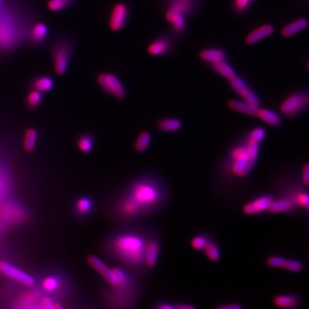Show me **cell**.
<instances>
[{"label":"cell","instance_id":"1","mask_svg":"<svg viewBox=\"0 0 309 309\" xmlns=\"http://www.w3.org/2000/svg\"><path fill=\"white\" fill-rule=\"evenodd\" d=\"M170 198L168 183L159 174H139L123 189L115 203V215L123 222L136 223L164 211Z\"/></svg>","mask_w":309,"mask_h":309},{"label":"cell","instance_id":"2","mask_svg":"<svg viewBox=\"0 0 309 309\" xmlns=\"http://www.w3.org/2000/svg\"><path fill=\"white\" fill-rule=\"evenodd\" d=\"M132 224L115 233L109 240V249L115 259L140 278L149 271L144 261L146 228Z\"/></svg>","mask_w":309,"mask_h":309},{"label":"cell","instance_id":"3","mask_svg":"<svg viewBox=\"0 0 309 309\" xmlns=\"http://www.w3.org/2000/svg\"><path fill=\"white\" fill-rule=\"evenodd\" d=\"M259 153L260 144L244 136L242 140L233 144L222 159L217 172L219 180L232 185L248 176L256 164Z\"/></svg>","mask_w":309,"mask_h":309},{"label":"cell","instance_id":"4","mask_svg":"<svg viewBox=\"0 0 309 309\" xmlns=\"http://www.w3.org/2000/svg\"><path fill=\"white\" fill-rule=\"evenodd\" d=\"M116 277V285L113 286L110 302L120 308H132L139 302L143 294V286L139 277L126 268H112Z\"/></svg>","mask_w":309,"mask_h":309},{"label":"cell","instance_id":"5","mask_svg":"<svg viewBox=\"0 0 309 309\" xmlns=\"http://www.w3.org/2000/svg\"><path fill=\"white\" fill-rule=\"evenodd\" d=\"M179 39L168 31H162L154 36L147 46V53L150 56L168 57L175 52Z\"/></svg>","mask_w":309,"mask_h":309},{"label":"cell","instance_id":"6","mask_svg":"<svg viewBox=\"0 0 309 309\" xmlns=\"http://www.w3.org/2000/svg\"><path fill=\"white\" fill-rule=\"evenodd\" d=\"M161 238L157 228L155 226L146 227L144 261L149 270L157 265L161 253Z\"/></svg>","mask_w":309,"mask_h":309},{"label":"cell","instance_id":"7","mask_svg":"<svg viewBox=\"0 0 309 309\" xmlns=\"http://www.w3.org/2000/svg\"><path fill=\"white\" fill-rule=\"evenodd\" d=\"M309 107V90H301L289 94L280 105L282 114L294 117L302 112V110Z\"/></svg>","mask_w":309,"mask_h":309},{"label":"cell","instance_id":"8","mask_svg":"<svg viewBox=\"0 0 309 309\" xmlns=\"http://www.w3.org/2000/svg\"><path fill=\"white\" fill-rule=\"evenodd\" d=\"M98 84L109 95L118 100H123L127 94V87L115 74L103 72L98 75Z\"/></svg>","mask_w":309,"mask_h":309},{"label":"cell","instance_id":"9","mask_svg":"<svg viewBox=\"0 0 309 309\" xmlns=\"http://www.w3.org/2000/svg\"><path fill=\"white\" fill-rule=\"evenodd\" d=\"M161 3L164 11L177 12L188 18L199 12L203 0H161Z\"/></svg>","mask_w":309,"mask_h":309},{"label":"cell","instance_id":"10","mask_svg":"<svg viewBox=\"0 0 309 309\" xmlns=\"http://www.w3.org/2000/svg\"><path fill=\"white\" fill-rule=\"evenodd\" d=\"M229 84H230V88H232L233 91L239 94L244 101L249 103L253 106L259 108L260 103H261L260 98L256 92L251 88L249 83L244 77L236 74L235 77L229 80Z\"/></svg>","mask_w":309,"mask_h":309},{"label":"cell","instance_id":"11","mask_svg":"<svg viewBox=\"0 0 309 309\" xmlns=\"http://www.w3.org/2000/svg\"><path fill=\"white\" fill-rule=\"evenodd\" d=\"M131 16V8L126 2H119L113 7L109 18V28L112 31L119 32L127 27Z\"/></svg>","mask_w":309,"mask_h":309},{"label":"cell","instance_id":"12","mask_svg":"<svg viewBox=\"0 0 309 309\" xmlns=\"http://www.w3.org/2000/svg\"><path fill=\"white\" fill-rule=\"evenodd\" d=\"M164 13L166 20L170 24V32L179 40L183 38L188 30L187 18L172 11H164Z\"/></svg>","mask_w":309,"mask_h":309},{"label":"cell","instance_id":"13","mask_svg":"<svg viewBox=\"0 0 309 309\" xmlns=\"http://www.w3.org/2000/svg\"><path fill=\"white\" fill-rule=\"evenodd\" d=\"M273 200V196L271 195H260L245 203L244 206L242 207V212L245 215L247 216L261 214L269 211V208Z\"/></svg>","mask_w":309,"mask_h":309},{"label":"cell","instance_id":"14","mask_svg":"<svg viewBox=\"0 0 309 309\" xmlns=\"http://www.w3.org/2000/svg\"><path fill=\"white\" fill-rule=\"evenodd\" d=\"M0 272L24 285L32 286L35 283V279L30 274L26 273L25 271H22L6 261H0Z\"/></svg>","mask_w":309,"mask_h":309},{"label":"cell","instance_id":"15","mask_svg":"<svg viewBox=\"0 0 309 309\" xmlns=\"http://www.w3.org/2000/svg\"><path fill=\"white\" fill-rule=\"evenodd\" d=\"M70 50L65 44H59L54 49L53 60L54 68L58 75H63L67 70L69 61H70Z\"/></svg>","mask_w":309,"mask_h":309},{"label":"cell","instance_id":"16","mask_svg":"<svg viewBox=\"0 0 309 309\" xmlns=\"http://www.w3.org/2000/svg\"><path fill=\"white\" fill-rule=\"evenodd\" d=\"M88 263L104 279L106 280L107 283H109V285L111 287L116 285V277L113 272L112 269H110L101 259L94 255H90L88 256Z\"/></svg>","mask_w":309,"mask_h":309},{"label":"cell","instance_id":"17","mask_svg":"<svg viewBox=\"0 0 309 309\" xmlns=\"http://www.w3.org/2000/svg\"><path fill=\"white\" fill-rule=\"evenodd\" d=\"M198 57L208 65L214 62L228 59V51L223 47H205L199 51Z\"/></svg>","mask_w":309,"mask_h":309},{"label":"cell","instance_id":"18","mask_svg":"<svg viewBox=\"0 0 309 309\" xmlns=\"http://www.w3.org/2000/svg\"><path fill=\"white\" fill-rule=\"evenodd\" d=\"M274 33V26L271 24H264L261 26L258 27L256 29L252 30L245 38V41L247 45L253 46L266 38L268 36H271Z\"/></svg>","mask_w":309,"mask_h":309},{"label":"cell","instance_id":"19","mask_svg":"<svg viewBox=\"0 0 309 309\" xmlns=\"http://www.w3.org/2000/svg\"><path fill=\"white\" fill-rule=\"evenodd\" d=\"M207 65L214 72L228 80L231 79L232 77H235L236 74H237L236 73V70H235V68L233 67L232 65L230 64L228 59L211 63V64H208Z\"/></svg>","mask_w":309,"mask_h":309},{"label":"cell","instance_id":"20","mask_svg":"<svg viewBox=\"0 0 309 309\" xmlns=\"http://www.w3.org/2000/svg\"><path fill=\"white\" fill-rule=\"evenodd\" d=\"M228 107L235 112L241 113L251 117H257L259 112V107L253 106L246 101L238 100H230L228 101Z\"/></svg>","mask_w":309,"mask_h":309},{"label":"cell","instance_id":"21","mask_svg":"<svg viewBox=\"0 0 309 309\" xmlns=\"http://www.w3.org/2000/svg\"><path fill=\"white\" fill-rule=\"evenodd\" d=\"M183 122L180 119L163 117L156 123V128L162 133H170L178 132L181 129Z\"/></svg>","mask_w":309,"mask_h":309},{"label":"cell","instance_id":"22","mask_svg":"<svg viewBox=\"0 0 309 309\" xmlns=\"http://www.w3.org/2000/svg\"><path fill=\"white\" fill-rule=\"evenodd\" d=\"M294 205H295V203H294V199L288 198V197L274 199L268 212L270 213H273V214L285 213V212H290L294 209Z\"/></svg>","mask_w":309,"mask_h":309},{"label":"cell","instance_id":"23","mask_svg":"<svg viewBox=\"0 0 309 309\" xmlns=\"http://www.w3.org/2000/svg\"><path fill=\"white\" fill-rule=\"evenodd\" d=\"M257 117L260 119L263 122L273 127H279L283 121L282 116L278 113L275 112L271 109L259 108Z\"/></svg>","mask_w":309,"mask_h":309},{"label":"cell","instance_id":"24","mask_svg":"<svg viewBox=\"0 0 309 309\" xmlns=\"http://www.w3.org/2000/svg\"><path fill=\"white\" fill-rule=\"evenodd\" d=\"M308 24L309 22L306 18H299L297 20L294 21L290 24H288V25H286L281 31V35L285 38L291 37V36H294L295 34H297V33L306 29Z\"/></svg>","mask_w":309,"mask_h":309},{"label":"cell","instance_id":"25","mask_svg":"<svg viewBox=\"0 0 309 309\" xmlns=\"http://www.w3.org/2000/svg\"><path fill=\"white\" fill-rule=\"evenodd\" d=\"M274 305L282 308H293L300 303V298L292 294H278L274 296Z\"/></svg>","mask_w":309,"mask_h":309},{"label":"cell","instance_id":"26","mask_svg":"<svg viewBox=\"0 0 309 309\" xmlns=\"http://www.w3.org/2000/svg\"><path fill=\"white\" fill-rule=\"evenodd\" d=\"M205 256L212 262H218L221 259V250L216 240L211 237L203 249Z\"/></svg>","mask_w":309,"mask_h":309},{"label":"cell","instance_id":"27","mask_svg":"<svg viewBox=\"0 0 309 309\" xmlns=\"http://www.w3.org/2000/svg\"><path fill=\"white\" fill-rule=\"evenodd\" d=\"M151 139H152V137L150 132L143 131L137 137V139L134 143V150L138 153H143L150 146Z\"/></svg>","mask_w":309,"mask_h":309},{"label":"cell","instance_id":"28","mask_svg":"<svg viewBox=\"0 0 309 309\" xmlns=\"http://www.w3.org/2000/svg\"><path fill=\"white\" fill-rule=\"evenodd\" d=\"M251 2V0H232L230 8L236 15H246L250 10Z\"/></svg>","mask_w":309,"mask_h":309},{"label":"cell","instance_id":"29","mask_svg":"<svg viewBox=\"0 0 309 309\" xmlns=\"http://www.w3.org/2000/svg\"><path fill=\"white\" fill-rule=\"evenodd\" d=\"M33 87L36 90L41 92H47L51 90L53 87V80L50 77L42 76L39 77L34 81Z\"/></svg>","mask_w":309,"mask_h":309},{"label":"cell","instance_id":"30","mask_svg":"<svg viewBox=\"0 0 309 309\" xmlns=\"http://www.w3.org/2000/svg\"><path fill=\"white\" fill-rule=\"evenodd\" d=\"M211 237L212 236L206 233H198L191 238V247L196 251H203Z\"/></svg>","mask_w":309,"mask_h":309},{"label":"cell","instance_id":"31","mask_svg":"<svg viewBox=\"0 0 309 309\" xmlns=\"http://www.w3.org/2000/svg\"><path fill=\"white\" fill-rule=\"evenodd\" d=\"M37 141V132L34 128L26 131L24 135V147L26 151H32L36 148Z\"/></svg>","mask_w":309,"mask_h":309},{"label":"cell","instance_id":"32","mask_svg":"<svg viewBox=\"0 0 309 309\" xmlns=\"http://www.w3.org/2000/svg\"><path fill=\"white\" fill-rule=\"evenodd\" d=\"M245 136L251 141L261 144L266 136V132H265V128L263 127H255L248 131Z\"/></svg>","mask_w":309,"mask_h":309},{"label":"cell","instance_id":"33","mask_svg":"<svg viewBox=\"0 0 309 309\" xmlns=\"http://www.w3.org/2000/svg\"><path fill=\"white\" fill-rule=\"evenodd\" d=\"M47 33H48V28L46 24L42 23L37 24L33 28V40L35 41H43L47 37Z\"/></svg>","mask_w":309,"mask_h":309},{"label":"cell","instance_id":"34","mask_svg":"<svg viewBox=\"0 0 309 309\" xmlns=\"http://www.w3.org/2000/svg\"><path fill=\"white\" fill-rule=\"evenodd\" d=\"M77 146L79 148V150L82 152L88 153L89 151H91L94 146V139L91 136L83 135L78 139L77 141Z\"/></svg>","mask_w":309,"mask_h":309},{"label":"cell","instance_id":"35","mask_svg":"<svg viewBox=\"0 0 309 309\" xmlns=\"http://www.w3.org/2000/svg\"><path fill=\"white\" fill-rule=\"evenodd\" d=\"M77 212L81 214H88V212H91L93 208V203L91 199L88 197H82L77 202Z\"/></svg>","mask_w":309,"mask_h":309},{"label":"cell","instance_id":"36","mask_svg":"<svg viewBox=\"0 0 309 309\" xmlns=\"http://www.w3.org/2000/svg\"><path fill=\"white\" fill-rule=\"evenodd\" d=\"M304 268L303 263L298 260V259H286L285 265L284 268L286 271H290V272H300L302 271Z\"/></svg>","mask_w":309,"mask_h":309},{"label":"cell","instance_id":"37","mask_svg":"<svg viewBox=\"0 0 309 309\" xmlns=\"http://www.w3.org/2000/svg\"><path fill=\"white\" fill-rule=\"evenodd\" d=\"M286 259L281 256H270L266 259V265L271 268L283 269L285 265Z\"/></svg>","mask_w":309,"mask_h":309},{"label":"cell","instance_id":"38","mask_svg":"<svg viewBox=\"0 0 309 309\" xmlns=\"http://www.w3.org/2000/svg\"><path fill=\"white\" fill-rule=\"evenodd\" d=\"M41 100H42V96H41V92L38 91V90H32L30 92L28 97H27V103H28V106L30 108H36V107L40 105Z\"/></svg>","mask_w":309,"mask_h":309},{"label":"cell","instance_id":"39","mask_svg":"<svg viewBox=\"0 0 309 309\" xmlns=\"http://www.w3.org/2000/svg\"><path fill=\"white\" fill-rule=\"evenodd\" d=\"M42 287L45 290L52 292L56 290L59 287V281L57 278L53 277H47L42 282Z\"/></svg>","mask_w":309,"mask_h":309},{"label":"cell","instance_id":"40","mask_svg":"<svg viewBox=\"0 0 309 309\" xmlns=\"http://www.w3.org/2000/svg\"><path fill=\"white\" fill-rule=\"evenodd\" d=\"M70 0H49L47 6L52 12H59L64 9Z\"/></svg>","mask_w":309,"mask_h":309},{"label":"cell","instance_id":"41","mask_svg":"<svg viewBox=\"0 0 309 309\" xmlns=\"http://www.w3.org/2000/svg\"><path fill=\"white\" fill-rule=\"evenodd\" d=\"M294 203L309 211V194L306 192H300L294 198Z\"/></svg>","mask_w":309,"mask_h":309},{"label":"cell","instance_id":"42","mask_svg":"<svg viewBox=\"0 0 309 309\" xmlns=\"http://www.w3.org/2000/svg\"><path fill=\"white\" fill-rule=\"evenodd\" d=\"M156 309H174V304L171 303L167 300H158L154 304Z\"/></svg>","mask_w":309,"mask_h":309},{"label":"cell","instance_id":"43","mask_svg":"<svg viewBox=\"0 0 309 309\" xmlns=\"http://www.w3.org/2000/svg\"><path fill=\"white\" fill-rule=\"evenodd\" d=\"M301 181L304 185L309 186V162H306L302 168V174H301Z\"/></svg>","mask_w":309,"mask_h":309},{"label":"cell","instance_id":"44","mask_svg":"<svg viewBox=\"0 0 309 309\" xmlns=\"http://www.w3.org/2000/svg\"><path fill=\"white\" fill-rule=\"evenodd\" d=\"M218 309H241L242 308V306L239 303H228L219 305L217 307Z\"/></svg>","mask_w":309,"mask_h":309},{"label":"cell","instance_id":"45","mask_svg":"<svg viewBox=\"0 0 309 309\" xmlns=\"http://www.w3.org/2000/svg\"><path fill=\"white\" fill-rule=\"evenodd\" d=\"M53 302L50 298L44 297L41 300V307L45 309H53Z\"/></svg>","mask_w":309,"mask_h":309},{"label":"cell","instance_id":"46","mask_svg":"<svg viewBox=\"0 0 309 309\" xmlns=\"http://www.w3.org/2000/svg\"><path fill=\"white\" fill-rule=\"evenodd\" d=\"M196 306L190 303H184V302H180V303L174 304V309H195Z\"/></svg>","mask_w":309,"mask_h":309},{"label":"cell","instance_id":"47","mask_svg":"<svg viewBox=\"0 0 309 309\" xmlns=\"http://www.w3.org/2000/svg\"><path fill=\"white\" fill-rule=\"evenodd\" d=\"M62 308V306L60 304H53V309H60Z\"/></svg>","mask_w":309,"mask_h":309},{"label":"cell","instance_id":"48","mask_svg":"<svg viewBox=\"0 0 309 309\" xmlns=\"http://www.w3.org/2000/svg\"><path fill=\"white\" fill-rule=\"evenodd\" d=\"M307 67H308V70H309V61H308V63H307Z\"/></svg>","mask_w":309,"mask_h":309},{"label":"cell","instance_id":"49","mask_svg":"<svg viewBox=\"0 0 309 309\" xmlns=\"http://www.w3.org/2000/svg\"><path fill=\"white\" fill-rule=\"evenodd\" d=\"M251 1H252V2H253V1H255V0H251Z\"/></svg>","mask_w":309,"mask_h":309}]
</instances>
